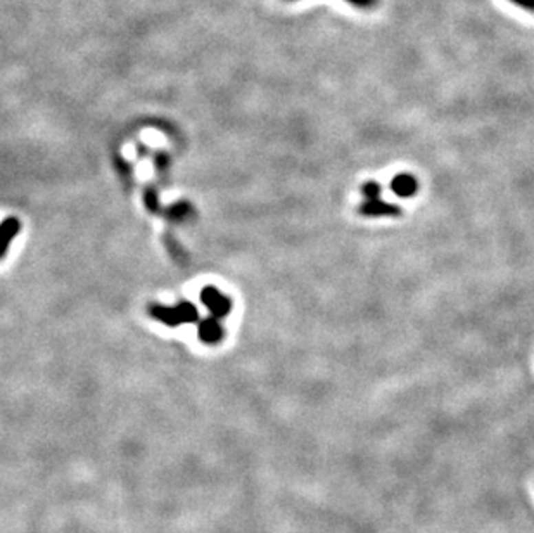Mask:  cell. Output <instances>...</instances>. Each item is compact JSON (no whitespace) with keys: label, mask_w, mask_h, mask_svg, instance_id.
I'll return each mask as SVG.
<instances>
[{"label":"cell","mask_w":534,"mask_h":533,"mask_svg":"<svg viewBox=\"0 0 534 533\" xmlns=\"http://www.w3.org/2000/svg\"><path fill=\"white\" fill-rule=\"evenodd\" d=\"M201 300L215 317H225L231 312V300L225 298L218 289L204 288L201 293Z\"/></svg>","instance_id":"obj_3"},{"label":"cell","mask_w":534,"mask_h":533,"mask_svg":"<svg viewBox=\"0 0 534 533\" xmlns=\"http://www.w3.org/2000/svg\"><path fill=\"white\" fill-rule=\"evenodd\" d=\"M391 191L400 198H412L418 191V180L410 174H400L391 182Z\"/></svg>","instance_id":"obj_4"},{"label":"cell","mask_w":534,"mask_h":533,"mask_svg":"<svg viewBox=\"0 0 534 533\" xmlns=\"http://www.w3.org/2000/svg\"><path fill=\"white\" fill-rule=\"evenodd\" d=\"M199 338L204 343H209V345H215V343H218L223 338V329L215 317L201 320V324H199Z\"/></svg>","instance_id":"obj_5"},{"label":"cell","mask_w":534,"mask_h":533,"mask_svg":"<svg viewBox=\"0 0 534 533\" xmlns=\"http://www.w3.org/2000/svg\"><path fill=\"white\" fill-rule=\"evenodd\" d=\"M19 232V222L16 218H8V220L2 224V229H0V239H2V246H0V253L2 256H6L9 248V242L14 239V236Z\"/></svg>","instance_id":"obj_6"},{"label":"cell","mask_w":534,"mask_h":533,"mask_svg":"<svg viewBox=\"0 0 534 533\" xmlns=\"http://www.w3.org/2000/svg\"><path fill=\"white\" fill-rule=\"evenodd\" d=\"M361 194L365 196L367 199H377L381 196V185L377 182H365L361 185Z\"/></svg>","instance_id":"obj_7"},{"label":"cell","mask_w":534,"mask_h":533,"mask_svg":"<svg viewBox=\"0 0 534 533\" xmlns=\"http://www.w3.org/2000/svg\"><path fill=\"white\" fill-rule=\"evenodd\" d=\"M361 215L365 217H400L403 213L400 207L383 201V199H367L360 208H358Z\"/></svg>","instance_id":"obj_2"},{"label":"cell","mask_w":534,"mask_h":533,"mask_svg":"<svg viewBox=\"0 0 534 533\" xmlns=\"http://www.w3.org/2000/svg\"><path fill=\"white\" fill-rule=\"evenodd\" d=\"M149 313L160 322L167 324V326H180V324L195 322L199 319V313L194 305L191 303H180L177 306H163V305H152L149 306Z\"/></svg>","instance_id":"obj_1"}]
</instances>
